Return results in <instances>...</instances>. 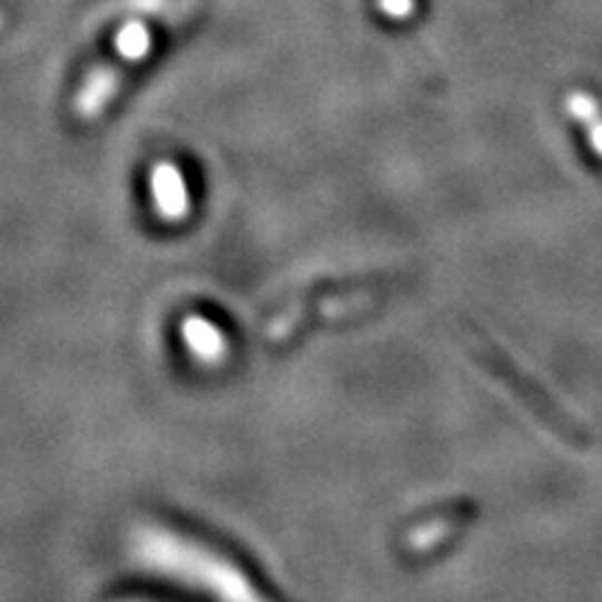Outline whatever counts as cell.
Listing matches in <instances>:
<instances>
[{
  "label": "cell",
  "mask_w": 602,
  "mask_h": 602,
  "mask_svg": "<svg viewBox=\"0 0 602 602\" xmlns=\"http://www.w3.org/2000/svg\"><path fill=\"white\" fill-rule=\"evenodd\" d=\"M181 335H185V344L187 349L193 352V357H196L198 363H207V366H215V363L224 361L226 349H229L224 333H220L213 322H207V318L201 316L185 318Z\"/></svg>",
  "instance_id": "4"
},
{
  "label": "cell",
  "mask_w": 602,
  "mask_h": 602,
  "mask_svg": "<svg viewBox=\"0 0 602 602\" xmlns=\"http://www.w3.org/2000/svg\"><path fill=\"white\" fill-rule=\"evenodd\" d=\"M0 23H3V18H0Z\"/></svg>",
  "instance_id": "5"
},
{
  "label": "cell",
  "mask_w": 602,
  "mask_h": 602,
  "mask_svg": "<svg viewBox=\"0 0 602 602\" xmlns=\"http://www.w3.org/2000/svg\"><path fill=\"white\" fill-rule=\"evenodd\" d=\"M154 213L162 220H181L190 213V193L181 170L174 162H159L151 168Z\"/></svg>",
  "instance_id": "3"
},
{
  "label": "cell",
  "mask_w": 602,
  "mask_h": 602,
  "mask_svg": "<svg viewBox=\"0 0 602 602\" xmlns=\"http://www.w3.org/2000/svg\"><path fill=\"white\" fill-rule=\"evenodd\" d=\"M129 65H135V62L126 59L124 53H118V62L98 65V68L87 76L79 96H76V115H79L81 120H96L98 115L109 107V101L118 96V87H120V81H124L126 68H129Z\"/></svg>",
  "instance_id": "2"
},
{
  "label": "cell",
  "mask_w": 602,
  "mask_h": 602,
  "mask_svg": "<svg viewBox=\"0 0 602 602\" xmlns=\"http://www.w3.org/2000/svg\"><path fill=\"white\" fill-rule=\"evenodd\" d=\"M135 544L137 555L146 563H151V566L162 569V572L187 574V578L201 580L209 589H215L218 594L229 596L235 602H257L254 591L235 572V566H229L224 557H218L207 546L196 544V541L181 539V535L170 533L165 527H142L137 530Z\"/></svg>",
  "instance_id": "1"
}]
</instances>
